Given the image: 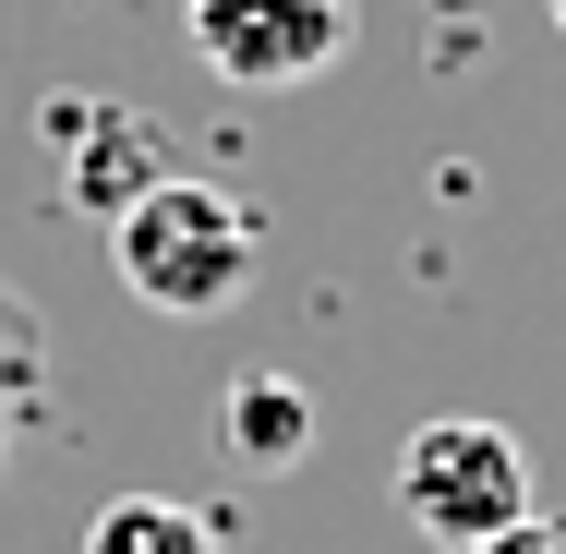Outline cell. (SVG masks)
<instances>
[{
	"label": "cell",
	"instance_id": "obj_8",
	"mask_svg": "<svg viewBox=\"0 0 566 554\" xmlns=\"http://www.w3.org/2000/svg\"><path fill=\"white\" fill-rule=\"evenodd\" d=\"M470 554H566V531H543V519H518V531H494V543H470Z\"/></svg>",
	"mask_w": 566,
	"mask_h": 554
},
{
	"label": "cell",
	"instance_id": "obj_5",
	"mask_svg": "<svg viewBox=\"0 0 566 554\" xmlns=\"http://www.w3.org/2000/svg\"><path fill=\"white\" fill-rule=\"evenodd\" d=\"M218 446H229V470H253V482L302 470V458H314V398H302V374H241L218 398Z\"/></svg>",
	"mask_w": 566,
	"mask_h": 554
},
{
	"label": "cell",
	"instance_id": "obj_1",
	"mask_svg": "<svg viewBox=\"0 0 566 554\" xmlns=\"http://www.w3.org/2000/svg\"><path fill=\"white\" fill-rule=\"evenodd\" d=\"M109 253H120V290L145 302V314H229L241 290H253V265H265V229L241 194L218 181H193V169H169L145 206H120L109 218Z\"/></svg>",
	"mask_w": 566,
	"mask_h": 554
},
{
	"label": "cell",
	"instance_id": "obj_4",
	"mask_svg": "<svg viewBox=\"0 0 566 554\" xmlns=\"http://www.w3.org/2000/svg\"><path fill=\"white\" fill-rule=\"evenodd\" d=\"M61 145H73V181H61V194H73L85 218H120V206H145V194L181 169V157H169V133H157L145 109H85V121L61 109Z\"/></svg>",
	"mask_w": 566,
	"mask_h": 554
},
{
	"label": "cell",
	"instance_id": "obj_10",
	"mask_svg": "<svg viewBox=\"0 0 566 554\" xmlns=\"http://www.w3.org/2000/svg\"><path fill=\"white\" fill-rule=\"evenodd\" d=\"M543 12H555V36H566V0H543Z\"/></svg>",
	"mask_w": 566,
	"mask_h": 554
},
{
	"label": "cell",
	"instance_id": "obj_3",
	"mask_svg": "<svg viewBox=\"0 0 566 554\" xmlns=\"http://www.w3.org/2000/svg\"><path fill=\"white\" fill-rule=\"evenodd\" d=\"M193 61L241 97H290L349 49V0H181Z\"/></svg>",
	"mask_w": 566,
	"mask_h": 554
},
{
	"label": "cell",
	"instance_id": "obj_6",
	"mask_svg": "<svg viewBox=\"0 0 566 554\" xmlns=\"http://www.w3.org/2000/svg\"><path fill=\"white\" fill-rule=\"evenodd\" d=\"M85 554H218V531L193 506H169V494H120V506H97Z\"/></svg>",
	"mask_w": 566,
	"mask_h": 554
},
{
	"label": "cell",
	"instance_id": "obj_2",
	"mask_svg": "<svg viewBox=\"0 0 566 554\" xmlns=\"http://www.w3.org/2000/svg\"><path fill=\"white\" fill-rule=\"evenodd\" d=\"M398 519L434 554H470V543H494V531H518L531 519V446L506 435V422H470V410L422 422V435L398 446Z\"/></svg>",
	"mask_w": 566,
	"mask_h": 554
},
{
	"label": "cell",
	"instance_id": "obj_9",
	"mask_svg": "<svg viewBox=\"0 0 566 554\" xmlns=\"http://www.w3.org/2000/svg\"><path fill=\"white\" fill-rule=\"evenodd\" d=\"M0 470H12V410H0Z\"/></svg>",
	"mask_w": 566,
	"mask_h": 554
},
{
	"label": "cell",
	"instance_id": "obj_7",
	"mask_svg": "<svg viewBox=\"0 0 566 554\" xmlns=\"http://www.w3.org/2000/svg\"><path fill=\"white\" fill-rule=\"evenodd\" d=\"M36 386H49V314L0 278V410H24Z\"/></svg>",
	"mask_w": 566,
	"mask_h": 554
}]
</instances>
